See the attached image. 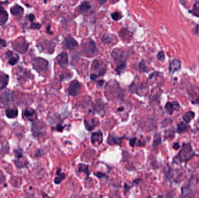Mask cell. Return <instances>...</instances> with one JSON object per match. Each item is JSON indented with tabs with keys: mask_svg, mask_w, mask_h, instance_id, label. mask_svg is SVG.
<instances>
[{
	"mask_svg": "<svg viewBox=\"0 0 199 198\" xmlns=\"http://www.w3.org/2000/svg\"><path fill=\"white\" fill-rule=\"evenodd\" d=\"M194 155L195 153L191 145L190 144H185L183 145L180 151L176 156L175 159H176L177 162L184 163L190 160Z\"/></svg>",
	"mask_w": 199,
	"mask_h": 198,
	"instance_id": "1",
	"label": "cell"
},
{
	"mask_svg": "<svg viewBox=\"0 0 199 198\" xmlns=\"http://www.w3.org/2000/svg\"><path fill=\"white\" fill-rule=\"evenodd\" d=\"M12 48L16 51L19 52L20 54H24L28 49L29 44H28L24 39L22 40H17L12 43Z\"/></svg>",
	"mask_w": 199,
	"mask_h": 198,
	"instance_id": "2",
	"label": "cell"
},
{
	"mask_svg": "<svg viewBox=\"0 0 199 198\" xmlns=\"http://www.w3.org/2000/svg\"><path fill=\"white\" fill-rule=\"evenodd\" d=\"M83 51L88 56H91L94 55L97 52V47L95 43L90 40L85 42L83 45Z\"/></svg>",
	"mask_w": 199,
	"mask_h": 198,
	"instance_id": "3",
	"label": "cell"
},
{
	"mask_svg": "<svg viewBox=\"0 0 199 198\" xmlns=\"http://www.w3.org/2000/svg\"><path fill=\"white\" fill-rule=\"evenodd\" d=\"M81 88V84L78 80H75L70 83L69 87L68 88V92L69 95L75 96L80 94Z\"/></svg>",
	"mask_w": 199,
	"mask_h": 198,
	"instance_id": "4",
	"label": "cell"
},
{
	"mask_svg": "<svg viewBox=\"0 0 199 198\" xmlns=\"http://www.w3.org/2000/svg\"><path fill=\"white\" fill-rule=\"evenodd\" d=\"M34 69L37 71H45L48 67V62L47 60L42 58H34L32 61Z\"/></svg>",
	"mask_w": 199,
	"mask_h": 198,
	"instance_id": "5",
	"label": "cell"
},
{
	"mask_svg": "<svg viewBox=\"0 0 199 198\" xmlns=\"http://www.w3.org/2000/svg\"><path fill=\"white\" fill-rule=\"evenodd\" d=\"M112 55V58L116 62H121V64L123 63V62L125 60V59L127 57L126 55V52L121 51L120 49H118L113 51Z\"/></svg>",
	"mask_w": 199,
	"mask_h": 198,
	"instance_id": "6",
	"label": "cell"
},
{
	"mask_svg": "<svg viewBox=\"0 0 199 198\" xmlns=\"http://www.w3.org/2000/svg\"><path fill=\"white\" fill-rule=\"evenodd\" d=\"M63 45L65 49H73L76 47H78V43L72 37L69 36L65 38L63 43Z\"/></svg>",
	"mask_w": 199,
	"mask_h": 198,
	"instance_id": "7",
	"label": "cell"
},
{
	"mask_svg": "<svg viewBox=\"0 0 199 198\" xmlns=\"http://www.w3.org/2000/svg\"><path fill=\"white\" fill-rule=\"evenodd\" d=\"M103 140V133L101 131L93 132L91 134V141L93 145L98 146V145L102 143Z\"/></svg>",
	"mask_w": 199,
	"mask_h": 198,
	"instance_id": "8",
	"label": "cell"
},
{
	"mask_svg": "<svg viewBox=\"0 0 199 198\" xmlns=\"http://www.w3.org/2000/svg\"><path fill=\"white\" fill-rule=\"evenodd\" d=\"M44 129H45L44 123H40L39 122L34 123L32 127V131L33 134L36 136H40L44 133Z\"/></svg>",
	"mask_w": 199,
	"mask_h": 198,
	"instance_id": "9",
	"label": "cell"
},
{
	"mask_svg": "<svg viewBox=\"0 0 199 198\" xmlns=\"http://www.w3.org/2000/svg\"><path fill=\"white\" fill-rule=\"evenodd\" d=\"M165 108L167 110V112L169 114H172L174 110H179V105L177 103V102H168L166 104L165 106Z\"/></svg>",
	"mask_w": 199,
	"mask_h": 198,
	"instance_id": "10",
	"label": "cell"
},
{
	"mask_svg": "<svg viewBox=\"0 0 199 198\" xmlns=\"http://www.w3.org/2000/svg\"><path fill=\"white\" fill-rule=\"evenodd\" d=\"M6 57L8 58V63L9 65L14 66L16 65L19 61V56L17 54H13L11 51H8L6 53Z\"/></svg>",
	"mask_w": 199,
	"mask_h": 198,
	"instance_id": "11",
	"label": "cell"
},
{
	"mask_svg": "<svg viewBox=\"0 0 199 198\" xmlns=\"http://www.w3.org/2000/svg\"><path fill=\"white\" fill-rule=\"evenodd\" d=\"M99 121L97 119H92L90 120H85V125L88 131L93 130L98 124Z\"/></svg>",
	"mask_w": 199,
	"mask_h": 198,
	"instance_id": "12",
	"label": "cell"
},
{
	"mask_svg": "<svg viewBox=\"0 0 199 198\" xmlns=\"http://www.w3.org/2000/svg\"><path fill=\"white\" fill-rule=\"evenodd\" d=\"M58 64L61 67H64L68 64V56L66 52H63L60 54L58 57Z\"/></svg>",
	"mask_w": 199,
	"mask_h": 198,
	"instance_id": "13",
	"label": "cell"
},
{
	"mask_svg": "<svg viewBox=\"0 0 199 198\" xmlns=\"http://www.w3.org/2000/svg\"><path fill=\"white\" fill-rule=\"evenodd\" d=\"M11 14L14 16H20L24 12V9L19 5L16 4L10 9Z\"/></svg>",
	"mask_w": 199,
	"mask_h": 198,
	"instance_id": "14",
	"label": "cell"
},
{
	"mask_svg": "<svg viewBox=\"0 0 199 198\" xmlns=\"http://www.w3.org/2000/svg\"><path fill=\"white\" fill-rule=\"evenodd\" d=\"M23 114L24 117L30 121H33L37 118L36 113L33 109H26L23 112Z\"/></svg>",
	"mask_w": 199,
	"mask_h": 198,
	"instance_id": "15",
	"label": "cell"
},
{
	"mask_svg": "<svg viewBox=\"0 0 199 198\" xmlns=\"http://www.w3.org/2000/svg\"><path fill=\"white\" fill-rule=\"evenodd\" d=\"M180 67H181L180 62L179 60L175 59L171 63L170 65V67H169L170 71L171 73H174L175 71L180 70Z\"/></svg>",
	"mask_w": 199,
	"mask_h": 198,
	"instance_id": "16",
	"label": "cell"
},
{
	"mask_svg": "<svg viewBox=\"0 0 199 198\" xmlns=\"http://www.w3.org/2000/svg\"><path fill=\"white\" fill-rule=\"evenodd\" d=\"M8 19L7 12L0 5V25L2 26L5 24Z\"/></svg>",
	"mask_w": 199,
	"mask_h": 198,
	"instance_id": "17",
	"label": "cell"
},
{
	"mask_svg": "<svg viewBox=\"0 0 199 198\" xmlns=\"http://www.w3.org/2000/svg\"><path fill=\"white\" fill-rule=\"evenodd\" d=\"M9 81V76L4 73H0V89L5 88Z\"/></svg>",
	"mask_w": 199,
	"mask_h": 198,
	"instance_id": "18",
	"label": "cell"
},
{
	"mask_svg": "<svg viewBox=\"0 0 199 198\" xmlns=\"http://www.w3.org/2000/svg\"><path fill=\"white\" fill-rule=\"evenodd\" d=\"M66 177V176L64 173H61V169H58L57 171V177L55 178L54 182L56 184H60Z\"/></svg>",
	"mask_w": 199,
	"mask_h": 198,
	"instance_id": "19",
	"label": "cell"
},
{
	"mask_svg": "<svg viewBox=\"0 0 199 198\" xmlns=\"http://www.w3.org/2000/svg\"><path fill=\"white\" fill-rule=\"evenodd\" d=\"M5 114L7 117L9 119H14L18 116V110L17 109H13V108L8 109L5 111Z\"/></svg>",
	"mask_w": 199,
	"mask_h": 198,
	"instance_id": "20",
	"label": "cell"
},
{
	"mask_svg": "<svg viewBox=\"0 0 199 198\" xmlns=\"http://www.w3.org/2000/svg\"><path fill=\"white\" fill-rule=\"evenodd\" d=\"M195 114L193 112L188 111V112L185 113V114L183 116V119L185 122H186V123H189L195 117Z\"/></svg>",
	"mask_w": 199,
	"mask_h": 198,
	"instance_id": "21",
	"label": "cell"
},
{
	"mask_svg": "<svg viewBox=\"0 0 199 198\" xmlns=\"http://www.w3.org/2000/svg\"><path fill=\"white\" fill-rule=\"evenodd\" d=\"M90 9H91V5L87 2H85L82 3L78 7V10L82 13L88 11Z\"/></svg>",
	"mask_w": 199,
	"mask_h": 198,
	"instance_id": "22",
	"label": "cell"
},
{
	"mask_svg": "<svg viewBox=\"0 0 199 198\" xmlns=\"http://www.w3.org/2000/svg\"><path fill=\"white\" fill-rule=\"evenodd\" d=\"M122 138H118L114 136H110L108 138V143L110 145L120 144Z\"/></svg>",
	"mask_w": 199,
	"mask_h": 198,
	"instance_id": "23",
	"label": "cell"
},
{
	"mask_svg": "<svg viewBox=\"0 0 199 198\" xmlns=\"http://www.w3.org/2000/svg\"><path fill=\"white\" fill-rule=\"evenodd\" d=\"M188 127H189L187 125V124H186L183 122H180L179 124H177V132H178L179 134H181V133L185 132L186 130H187Z\"/></svg>",
	"mask_w": 199,
	"mask_h": 198,
	"instance_id": "24",
	"label": "cell"
},
{
	"mask_svg": "<svg viewBox=\"0 0 199 198\" xmlns=\"http://www.w3.org/2000/svg\"><path fill=\"white\" fill-rule=\"evenodd\" d=\"M78 173H85L88 176L90 174V172L88 170V165L84 164H80L79 166L78 169Z\"/></svg>",
	"mask_w": 199,
	"mask_h": 198,
	"instance_id": "25",
	"label": "cell"
},
{
	"mask_svg": "<svg viewBox=\"0 0 199 198\" xmlns=\"http://www.w3.org/2000/svg\"><path fill=\"white\" fill-rule=\"evenodd\" d=\"M161 135L159 134H155L154 136V141H153V147L154 148H157L161 144Z\"/></svg>",
	"mask_w": 199,
	"mask_h": 198,
	"instance_id": "26",
	"label": "cell"
},
{
	"mask_svg": "<svg viewBox=\"0 0 199 198\" xmlns=\"http://www.w3.org/2000/svg\"><path fill=\"white\" fill-rule=\"evenodd\" d=\"M191 12L195 16L199 17V2H196L193 7Z\"/></svg>",
	"mask_w": 199,
	"mask_h": 198,
	"instance_id": "27",
	"label": "cell"
},
{
	"mask_svg": "<svg viewBox=\"0 0 199 198\" xmlns=\"http://www.w3.org/2000/svg\"><path fill=\"white\" fill-rule=\"evenodd\" d=\"M126 68V64L125 63H122L120 64L119 65L117 66L116 69H115V71L118 74H121L125 69Z\"/></svg>",
	"mask_w": 199,
	"mask_h": 198,
	"instance_id": "28",
	"label": "cell"
},
{
	"mask_svg": "<svg viewBox=\"0 0 199 198\" xmlns=\"http://www.w3.org/2000/svg\"><path fill=\"white\" fill-rule=\"evenodd\" d=\"M102 41L104 44H110L113 42V38L111 37L110 35H106L102 39Z\"/></svg>",
	"mask_w": 199,
	"mask_h": 198,
	"instance_id": "29",
	"label": "cell"
},
{
	"mask_svg": "<svg viewBox=\"0 0 199 198\" xmlns=\"http://www.w3.org/2000/svg\"><path fill=\"white\" fill-rule=\"evenodd\" d=\"M111 17H112V19H114V21H118L122 18V16L119 12H115L112 14Z\"/></svg>",
	"mask_w": 199,
	"mask_h": 198,
	"instance_id": "30",
	"label": "cell"
},
{
	"mask_svg": "<svg viewBox=\"0 0 199 198\" xmlns=\"http://www.w3.org/2000/svg\"><path fill=\"white\" fill-rule=\"evenodd\" d=\"M157 59L160 61H163L165 59V54L163 51H159L157 54Z\"/></svg>",
	"mask_w": 199,
	"mask_h": 198,
	"instance_id": "31",
	"label": "cell"
},
{
	"mask_svg": "<svg viewBox=\"0 0 199 198\" xmlns=\"http://www.w3.org/2000/svg\"><path fill=\"white\" fill-rule=\"evenodd\" d=\"M42 27V24L39 23H32L30 28L32 29H39Z\"/></svg>",
	"mask_w": 199,
	"mask_h": 198,
	"instance_id": "32",
	"label": "cell"
},
{
	"mask_svg": "<svg viewBox=\"0 0 199 198\" xmlns=\"http://www.w3.org/2000/svg\"><path fill=\"white\" fill-rule=\"evenodd\" d=\"M172 120L171 119H166L162 122V125L163 127H166L168 125L172 123Z\"/></svg>",
	"mask_w": 199,
	"mask_h": 198,
	"instance_id": "33",
	"label": "cell"
},
{
	"mask_svg": "<svg viewBox=\"0 0 199 198\" xmlns=\"http://www.w3.org/2000/svg\"><path fill=\"white\" fill-rule=\"evenodd\" d=\"M139 69L141 71H147V67L145 65V64L143 63V62H142L139 65Z\"/></svg>",
	"mask_w": 199,
	"mask_h": 198,
	"instance_id": "34",
	"label": "cell"
},
{
	"mask_svg": "<svg viewBox=\"0 0 199 198\" xmlns=\"http://www.w3.org/2000/svg\"><path fill=\"white\" fill-rule=\"evenodd\" d=\"M136 140H137V138H132V139L130 140L129 144H130L131 146H132V147H135V146H136Z\"/></svg>",
	"mask_w": 199,
	"mask_h": 198,
	"instance_id": "35",
	"label": "cell"
},
{
	"mask_svg": "<svg viewBox=\"0 0 199 198\" xmlns=\"http://www.w3.org/2000/svg\"><path fill=\"white\" fill-rule=\"evenodd\" d=\"M94 175L96 176L98 178H103V177L106 176V174H104V173H101V172H98V173L94 174Z\"/></svg>",
	"mask_w": 199,
	"mask_h": 198,
	"instance_id": "36",
	"label": "cell"
},
{
	"mask_svg": "<svg viewBox=\"0 0 199 198\" xmlns=\"http://www.w3.org/2000/svg\"><path fill=\"white\" fill-rule=\"evenodd\" d=\"M27 18H28V19H29V21L33 22L34 20V19H35V16H34V15L33 14H29L27 16Z\"/></svg>",
	"mask_w": 199,
	"mask_h": 198,
	"instance_id": "37",
	"label": "cell"
},
{
	"mask_svg": "<svg viewBox=\"0 0 199 198\" xmlns=\"http://www.w3.org/2000/svg\"><path fill=\"white\" fill-rule=\"evenodd\" d=\"M0 46L2 47H5L6 46V43L5 40L0 39Z\"/></svg>",
	"mask_w": 199,
	"mask_h": 198,
	"instance_id": "38",
	"label": "cell"
},
{
	"mask_svg": "<svg viewBox=\"0 0 199 198\" xmlns=\"http://www.w3.org/2000/svg\"><path fill=\"white\" fill-rule=\"evenodd\" d=\"M97 77H98V76L96 75V74H91L90 75V79L92 81H96V79H97Z\"/></svg>",
	"mask_w": 199,
	"mask_h": 198,
	"instance_id": "39",
	"label": "cell"
},
{
	"mask_svg": "<svg viewBox=\"0 0 199 198\" xmlns=\"http://www.w3.org/2000/svg\"><path fill=\"white\" fill-rule=\"evenodd\" d=\"M63 128H64L63 126H61L60 124H58V125L57 126V127H56V130H58V131H59V132H62L63 130Z\"/></svg>",
	"mask_w": 199,
	"mask_h": 198,
	"instance_id": "40",
	"label": "cell"
},
{
	"mask_svg": "<svg viewBox=\"0 0 199 198\" xmlns=\"http://www.w3.org/2000/svg\"><path fill=\"white\" fill-rule=\"evenodd\" d=\"M104 80H100V81H98V82H97V87H101L102 86H103V84H104Z\"/></svg>",
	"mask_w": 199,
	"mask_h": 198,
	"instance_id": "41",
	"label": "cell"
},
{
	"mask_svg": "<svg viewBox=\"0 0 199 198\" xmlns=\"http://www.w3.org/2000/svg\"><path fill=\"white\" fill-rule=\"evenodd\" d=\"M173 148H174V149H176V150L180 148V145H179V143H178V142H175V143L174 144V145H173Z\"/></svg>",
	"mask_w": 199,
	"mask_h": 198,
	"instance_id": "42",
	"label": "cell"
},
{
	"mask_svg": "<svg viewBox=\"0 0 199 198\" xmlns=\"http://www.w3.org/2000/svg\"><path fill=\"white\" fill-rule=\"evenodd\" d=\"M97 1H98V2H99V4L100 5H103V4H104L107 2V0H97Z\"/></svg>",
	"mask_w": 199,
	"mask_h": 198,
	"instance_id": "43",
	"label": "cell"
},
{
	"mask_svg": "<svg viewBox=\"0 0 199 198\" xmlns=\"http://www.w3.org/2000/svg\"><path fill=\"white\" fill-rule=\"evenodd\" d=\"M125 189L126 191H129V190L131 189V187H129L128 185H127L126 184H125Z\"/></svg>",
	"mask_w": 199,
	"mask_h": 198,
	"instance_id": "44",
	"label": "cell"
},
{
	"mask_svg": "<svg viewBox=\"0 0 199 198\" xmlns=\"http://www.w3.org/2000/svg\"><path fill=\"white\" fill-rule=\"evenodd\" d=\"M193 104H197V105H199V97L198 98L196 99V100L195 102H193Z\"/></svg>",
	"mask_w": 199,
	"mask_h": 198,
	"instance_id": "45",
	"label": "cell"
},
{
	"mask_svg": "<svg viewBox=\"0 0 199 198\" xmlns=\"http://www.w3.org/2000/svg\"><path fill=\"white\" fill-rule=\"evenodd\" d=\"M198 124H199V119H198ZM198 130H199V128H198Z\"/></svg>",
	"mask_w": 199,
	"mask_h": 198,
	"instance_id": "46",
	"label": "cell"
},
{
	"mask_svg": "<svg viewBox=\"0 0 199 198\" xmlns=\"http://www.w3.org/2000/svg\"><path fill=\"white\" fill-rule=\"evenodd\" d=\"M182 1H183V0H182Z\"/></svg>",
	"mask_w": 199,
	"mask_h": 198,
	"instance_id": "47",
	"label": "cell"
}]
</instances>
